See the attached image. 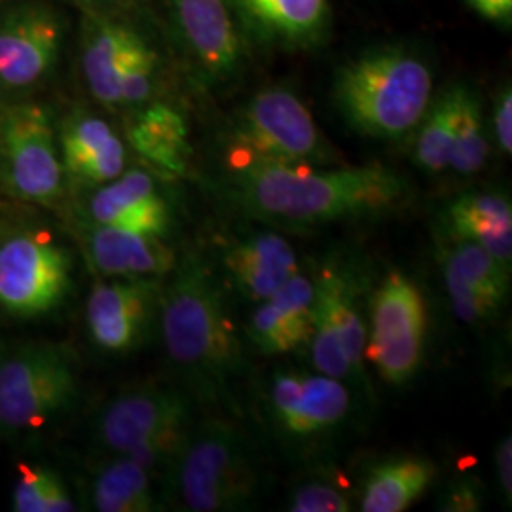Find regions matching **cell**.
<instances>
[{"instance_id":"cell-15","label":"cell","mask_w":512,"mask_h":512,"mask_svg":"<svg viewBox=\"0 0 512 512\" xmlns=\"http://www.w3.org/2000/svg\"><path fill=\"white\" fill-rule=\"evenodd\" d=\"M61 27L42 6H27L0 21V82L25 88L54 69Z\"/></svg>"},{"instance_id":"cell-14","label":"cell","mask_w":512,"mask_h":512,"mask_svg":"<svg viewBox=\"0 0 512 512\" xmlns=\"http://www.w3.org/2000/svg\"><path fill=\"white\" fill-rule=\"evenodd\" d=\"M442 279L452 310L467 325L490 323L511 293V268L486 249L465 241H446L440 256Z\"/></svg>"},{"instance_id":"cell-6","label":"cell","mask_w":512,"mask_h":512,"mask_svg":"<svg viewBox=\"0 0 512 512\" xmlns=\"http://www.w3.org/2000/svg\"><path fill=\"white\" fill-rule=\"evenodd\" d=\"M236 164L317 165L330 160L325 137L310 109L287 88L253 95L230 126Z\"/></svg>"},{"instance_id":"cell-33","label":"cell","mask_w":512,"mask_h":512,"mask_svg":"<svg viewBox=\"0 0 512 512\" xmlns=\"http://www.w3.org/2000/svg\"><path fill=\"white\" fill-rule=\"evenodd\" d=\"M494 133L495 141H497V147L511 156L512 152V92L511 86L503 88L499 95H497V101H495L494 109Z\"/></svg>"},{"instance_id":"cell-32","label":"cell","mask_w":512,"mask_h":512,"mask_svg":"<svg viewBox=\"0 0 512 512\" xmlns=\"http://www.w3.org/2000/svg\"><path fill=\"white\" fill-rule=\"evenodd\" d=\"M440 511L473 512L482 509V488L476 480H454L442 495Z\"/></svg>"},{"instance_id":"cell-11","label":"cell","mask_w":512,"mask_h":512,"mask_svg":"<svg viewBox=\"0 0 512 512\" xmlns=\"http://www.w3.org/2000/svg\"><path fill=\"white\" fill-rule=\"evenodd\" d=\"M71 289V256L48 239L21 234L0 245V306L18 317L57 308Z\"/></svg>"},{"instance_id":"cell-23","label":"cell","mask_w":512,"mask_h":512,"mask_svg":"<svg viewBox=\"0 0 512 512\" xmlns=\"http://www.w3.org/2000/svg\"><path fill=\"white\" fill-rule=\"evenodd\" d=\"M147 40L120 21L93 27L84 46L82 67L90 92L103 105H120L122 88L137 54Z\"/></svg>"},{"instance_id":"cell-30","label":"cell","mask_w":512,"mask_h":512,"mask_svg":"<svg viewBox=\"0 0 512 512\" xmlns=\"http://www.w3.org/2000/svg\"><path fill=\"white\" fill-rule=\"evenodd\" d=\"M19 478L12 494L16 512H73V497L65 482L48 467L21 463Z\"/></svg>"},{"instance_id":"cell-34","label":"cell","mask_w":512,"mask_h":512,"mask_svg":"<svg viewBox=\"0 0 512 512\" xmlns=\"http://www.w3.org/2000/svg\"><path fill=\"white\" fill-rule=\"evenodd\" d=\"M495 476L499 494L507 507L512 505V439L511 433L497 442L495 446Z\"/></svg>"},{"instance_id":"cell-3","label":"cell","mask_w":512,"mask_h":512,"mask_svg":"<svg viewBox=\"0 0 512 512\" xmlns=\"http://www.w3.org/2000/svg\"><path fill=\"white\" fill-rule=\"evenodd\" d=\"M334 101L355 131L401 139L418 128L433 101V73L403 48L368 52L338 73Z\"/></svg>"},{"instance_id":"cell-26","label":"cell","mask_w":512,"mask_h":512,"mask_svg":"<svg viewBox=\"0 0 512 512\" xmlns=\"http://www.w3.org/2000/svg\"><path fill=\"white\" fill-rule=\"evenodd\" d=\"M128 141L154 169L181 177L190 162V139L183 114L165 103H152L131 120Z\"/></svg>"},{"instance_id":"cell-24","label":"cell","mask_w":512,"mask_h":512,"mask_svg":"<svg viewBox=\"0 0 512 512\" xmlns=\"http://www.w3.org/2000/svg\"><path fill=\"white\" fill-rule=\"evenodd\" d=\"M439 476L433 459L399 454L380 459L366 471L359 490V511L403 512L431 490Z\"/></svg>"},{"instance_id":"cell-18","label":"cell","mask_w":512,"mask_h":512,"mask_svg":"<svg viewBox=\"0 0 512 512\" xmlns=\"http://www.w3.org/2000/svg\"><path fill=\"white\" fill-rule=\"evenodd\" d=\"M167 4L203 73L219 80L238 71L241 42L226 0H167Z\"/></svg>"},{"instance_id":"cell-16","label":"cell","mask_w":512,"mask_h":512,"mask_svg":"<svg viewBox=\"0 0 512 512\" xmlns=\"http://www.w3.org/2000/svg\"><path fill=\"white\" fill-rule=\"evenodd\" d=\"M219 266L230 287L249 302L272 296L300 272L293 245L274 232H256L226 243Z\"/></svg>"},{"instance_id":"cell-8","label":"cell","mask_w":512,"mask_h":512,"mask_svg":"<svg viewBox=\"0 0 512 512\" xmlns=\"http://www.w3.org/2000/svg\"><path fill=\"white\" fill-rule=\"evenodd\" d=\"M78 374L63 346L33 344L0 363V431L40 429L76 399Z\"/></svg>"},{"instance_id":"cell-7","label":"cell","mask_w":512,"mask_h":512,"mask_svg":"<svg viewBox=\"0 0 512 512\" xmlns=\"http://www.w3.org/2000/svg\"><path fill=\"white\" fill-rule=\"evenodd\" d=\"M366 306L365 359L385 384H408L420 370L427 336V304L418 283L403 270H393Z\"/></svg>"},{"instance_id":"cell-9","label":"cell","mask_w":512,"mask_h":512,"mask_svg":"<svg viewBox=\"0 0 512 512\" xmlns=\"http://www.w3.org/2000/svg\"><path fill=\"white\" fill-rule=\"evenodd\" d=\"M264 412L275 435L287 444H319L349 420L348 385L323 372L281 370L264 385Z\"/></svg>"},{"instance_id":"cell-25","label":"cell","mask_w":512,"mask_h":512,"mask_svg":"<svg viewBox=\"0 0 512 512\" xmlns=\"http://www.w3.org/2000/svg\"><path fill=\"white\" fill-rule=\"evenodd\" d=\"M249 31L266 42L310 46L329 23V0H232Z\"/></svg>"},{"instance_id":"cell-17","label":"cell","mask_w":512,"mask_h":512,"mask_svg":"<svg viewBox=\"0 0 512 512\" xmlns=\"http://www.w3.org/2000/svg\"><path fill=\"white\" fill-rule=\"evenodd\" d=\"M313 332L311 275L291 277L272 296L256 302L247 323L251 346L264 357H281L310 346Z\"/></svg>"},{"instance_id":"cell-1","label":"cell","mask_w":512,"mask_h":512,"mask_svg":"<svg viewBox=\"0 0 512 512\" xmlns=\"http://www.w3.org/2000/svg\"><path fill=\"white\" fill-rule=\"evenodd\" d=\"M228 200L245 215L283 228L380 219L399 213L412 186L384 164L317 169L313 165H234Z\"/></svg>"},{"instance_id":"cell-4","label":"cell","mask_w":512,"mask_h":512,"mask_svg":"<svg viewBox=\"0 0 512 512\" xmlns=\"http://www.w3.org/2000/svg\"><path fill=\"white\" fill-rule=\"evenodd\" d=\"M165 478L192 512L247 511L262 488L253 446L228 418L194 421Z\"/></svg>"},{"instance_id":"cell-2","label":"cell","mask_w":512,"mask_h":512,"mask_svg":"<svg viewBox=\"0 0 512 512\" xmlns=\"http://www.w3.org/2000/svg\"><path fill=\"white\" fill-rule=\"evenodd\" d=\"M169 275L160 300L167 355L202 399L230 401L245 374V351L219 281L196 253L177 258Z\"/></svg>"},{"instance_id":"cell-13","label":"cell","mask_w":512,"mask_h":512,"mask_svg":"<svg viewBox=\"0 0 512 512\" xmlns=\"http://www.w3.org/2000/svg\"><path fill=\"white\" fill-rule=\"evenodd\" d=\"M158 277H118L97 283L86 304L93 344L107 353H129L143 346L160 315Z\"/></svg>"},{"instance_id":"cell-21","label":"cell","mask_w":512,"mask_h":512,"mask_svg":"<svg viewBox=\"0 0 512 512\" xmlns=\"http://www.w3.org/2000/svg\"><path fill=\"white\" fill-rule=\"evenodd\" d=\"M63 167L84 184L103 186L126 171V147L103 118L78 114L61 131Z\"/></svg>"},{"instance_id":"cell-22","label":"cell","mask_w":512,"mask_h":512,"mask_svg":"<svg viewBox=\"0 0 512 512\" xmlns=\"http://www.w3.org/2000/svg\"><path fill=\"white\" fill-rule=\"evenodd\" d=\"M88 249L93 266L107 277L162 279L177 264V255L164 238L114 226L95 224Z\"/></svg>"},{"instance_id":"cell-5","label":"cell","mask_w":512,"mask_h":512,"mask_svg":"<svg viewBox=\"0 0 512 512\" xmlns=\"http://www.w3.org/2000/svg\"><path fill=\"white\" fill-rule=\"evenodd\" d=\"M313 332L311 361L317 372L346 382L365 372L368 275L348 255H330L311 275Z\"/></svg>"},{"instance_id":"cell-12","label":"cell","mask_w":512,"mask_h":512,"mask_svg":"<svg viewBox=\"0 0 512 512\" xmlns=\"http://www.w3.org/2000/svg\"><path fill=\"white\" fill-rule=\"evenodd\" d=\"M192 423L194 401L186 389L143 385L120 393L101 410L97 439L110 454H126L143 442Z\"/></svg>"},{"instance_id":"cell-35","label":"cell","mask_w":512,"mask_h":512,"mask_svg":"<svg viewBox=\"0 0 512 512\" xmlns=\"http://www.w3.org/2000/svg\"><path fill=\"white\" fill-rule=\"evenodd\" d=\"M467 2L482 18L492 19V21H497V23H507L495 0H467Z\"/></svg>"},{"instance_id":"cell-29","label":"cell","mask_w":512,"mask_h":512,"mask_svg":"<svg viewBox=\"0 0 512 512\" xmlns=\"http://www.w3.org/2000/svg\"><path fill=\"white\" fill-rule=\"evenodd\" d=\"M458 107V90L452 86L442 93L425 110L414 145V158L427 173H442L448 169L452 133Z\"/></svg>"},{"instance_id":"cell-36","label":"cell","mask_w":512,"mask_h":512,"mask_svg":"<svg viewBox=\"0 0 512 512\" xmlns=\"http://www.w3.org/2000/svg\"><path fill=\"white\" fill-rule=\"evenodd\" d=\"M497 2V6H499V10H501V14H503V18L505 21L509 23L512 18V0H495Z\"/></svg>"},{"instance_id":"cell-27","label":"cell","mask_w":512,"mask_h":512,"mask_svg":"<svg viewBox=\"0 0 512 512\" xmlns=\"http://www.w3.org/2000/svg\"><path fill=\"white\" fill-rule=\"evenodd\" d=\"M92 505L99 512L160 511V501L145 467L122 454L99 467L92 480Z\"/></svg>"},{"instance_id":"cell-19","label":"cell","mask_w":512,"mask_h":512,"mask_svg":"<svg viewBox=\"0 0 512 512\" xmlns=\"http://www.w3.org/2000/svg\"><path fill=\"white\" fill-rule=\"evenodd\" d=\"M95 224L124 228L165 238L173 213L156 181L147 171L131 169L103 184L90 200Z\"/></svg>"},{"instance_id":"cell-28","label":"cell","mask_w":512,"mask_h":512,"mask_svg":"<svg viewBox=\"0 0 512 512\" xmlns=\"http://www.w3.org/2000/svg\"><path fill=\"white\" fill-rule=\"evenodd\" d=\"M458 107L452 133V147L448 158V169L458 175H475L488 160V135L484 126V112L480 97L473 88L456 84Z\"/></svg>"},{"instance_id":"cell-31","label":"cell","mask_w":512,"mask_h":512,"mask_svg":"<svg viewBox=\"0 0 512 512\" xmlns=\"http://www.w3.org/2000/svg\"><path fill=\"white\" fill-rule=\"evenodd\" d=\"M285 509L291 512H349L355 505L340 476L321 473L300 480L289 492Z\"/></svg>"},{"instance_id":"cell-20","label":"cell","mask_w":512,"mask_h":512,"mask_svg":"<svg viewBox=\"0 0 512 512\" xmlns=\"http://www.w3.org/2000/svg\"><path fill=\"white\" fill-rule=\"evenodd\" d=\"M446 241L475 243L512 268V205L497 192H465L440 215Z\"/></svg>"},{"instance_id":"cell-10","label":"cell","mask_w":512,"mask_h":512,"mask_svg":"<svg viewBox=\"0 0 512 512\" xmlns=\"http://www.w3.org/2000/svg\"><path fill=\"white\" fill-rule=\"evenodd\" d=\"M0 147L6 181L19 198L50 205L61 196L65 167L46 107L25 103L8 109L0 122Z\"/></svg>"}]
</instances>
